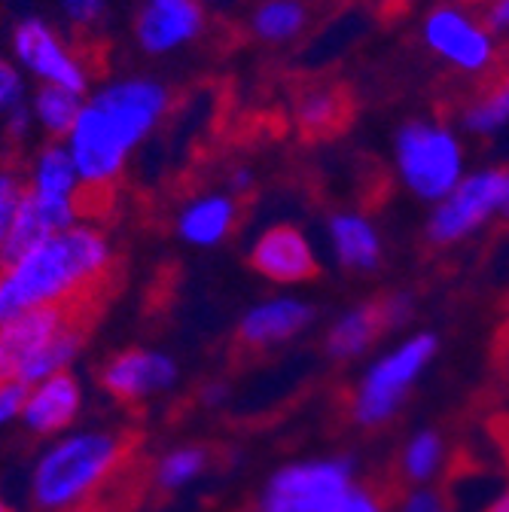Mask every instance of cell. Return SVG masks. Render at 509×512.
I'll return each mask as SVG.
<instances>
[{
    "instance_id": "ac0fdd59",
    "label": "cell",
    "mask_w": 509,
    "mask_h": 512,
    "mask_svg": "<svg viewBox=\"0 0 509 512\" xmlns=\"http://www.w3.org/2000/svg\"><path fill=\"white\" fill-rule=\"evenodd\" d=\"M235 223V208L229 199H205L189 208L180 220V232L193 244H217Z\"/></svg>"
},
{
    "instance_id": "4316f807",
    "label": "cell",
    "mask_w": 509,
    "mask_h": 512,
    "mask_svg": "<svg viewBox=\"0 0 509 512\" xmlns=\"http://www.w3.org/2000/svg\"><path fill=\"white\" fill-rule=\"evenodd\" d=\"M28 403V384L22 381H0V424L19 415Z\"/></svg>"
},
{
    "instance_id": "e575fe53",
    "label": "cell",
    "mask_w": 509,
    "mask_h": 512,
    "mask_svg": "<svg viewBox=\"0 0 509 512\" xmlns=\"http://www.w3.org/2000/svg\"><path fill=\"white\" fill-rule=\"evenodd\" d=\"M0 512H10V509H7V506H4V503H0Z\"/></svg>"
},
{
    "instance_id": "5b68a950",
    "label": "cell",
    "mask_w": 509,
    "mask_h": 512,
    "mask_svg": "<svg viewBox=\"0 0 509 512\" xmlns=\"http://www.w3.org/2000/svg\"><path fill=\"white\" fill-rule=\"evenodd\" d=\"M436 345L439 342L433 333H418V336L406 339L397 351L381 357L357 384L354 400H351V418L360 427L388 424L400 412L412 381L433 360Z\"/></svg>"
},
{
    "instance_id": "d6986e66",
    "label": "cell",
    "mask_w": 509,
    "mask_h": 512,
    "mask_svg": "<svg viewBox=\"0 0 509 512\" xmlns=\"http://www.w3.org/2000/svg\"><path fill=\"white\" fill-rule=\"evenodd\" d=\"M467 128L479 135H488L494 128H500L509 119V71H503L488 89L485 95L467 110Z\"/></svg>"
},
{
    "instance_id": "d4e9b609",
    "label": "cell",
    "mask_w": 509,
    "mask_h": 512,
    "mask_svg": "<svg viewBox=\"0 0 509 512\" xmlns=\"http://www.w3.org/2000/svg\"><path fill=\"white\" fill-rule=\"evenodd\" d=\"M22 196H25V192H22V186H19L16 177L0 174V241L7 238V232H10V226L16 220V211L22 205Z\"/></svg>"
},
{
    "instance_id": "9a60e30c",
    "label": "cell",
    "mask_w": 509,
    "mask_h": 512,
    "mask_svg": "<svg viewBox=\"0 0 509 512\" xmlns=\"http://www.w3.org/2000/svg\"><path fill=\"white\" fill-rule=\"evenodd\" d=\"M80 409V388L68 372H55L43 378L40 388L28 397L25 403V421L40 430L52 433L58 427H65Z\"/></svg>"
},
{
    "instance_id": "52a82bcc",
    "label": "cell",
    "mask_w": 509,
    "mask_h": 512,
    "mask_svg": "<svg viewBox=\"0 0 509 512\" xmlns=\"http://www.w3.org/2000/svg\"><path fill=\"white\" fill-rule=\"evenodd\" d=\"M503 199H506V171H482L461 180L439 202V208L427 223L430 244H452L476 232L491 214L503 208Z\"/></svg>"
},
{
    "instance_id": "cb8c5ba5",
    "label": "cell",
    "mask_w": 509,
    "mask_h": 512,
    "mask_svg": "<svg viewBox=\"0 0 509 512\" xmlns=\"http://www.w3.org/2000/svg\"><path fill=\"white\" fill-rule=\"evenodd\" d=\"M202 467H205V452H199V448H183V452H174L171 458L162 461L159 485L162 488H177L186 479H193L196 473H202Z\"/></svg>"
},
{
    "instance_id": "7402d4cb",
    "label": "cell",
    "mask_w": 509,
    "mask_h": 512,
    "mask_svg": "<svg viewBox=\"0 0 509 512\" xmlns=\"http://www.w3.org/2000/svg\"><path fill=\"white\" fill-rule=\"evenodd\" d=\"M302 7L296 0H269L253 16V31L266 40H284L293 37L302 28Z\"/></svg>"
},
{
    "instance_id": "3957f363",
    "label": "cell",
    "mask_w": 509,
    "mask_h": 512,
    "mask_svg": "<svg viewBox=\"0 0 509 512\" xmlns=\"http://www.w3.org/2000/svg\"><path fill=\"white\" fill-rule=\"evenodd\" d=\"M135 433H83L58 442L34 473V500L46 512L95 500L129 464Z\"/></svg>"
},
{
    "instance_id": "6da1fadb",
    "label": "cell",
    "mask_w": 509,
    "mask_h": 512,
    "mask_svg": "<svg viewBox=\"0 0 509 512\" xmlns=\"http://www.w3.org/2000/svg\"><path fill=\"white\" fill-rule=\"evenodd\" d=\"M113 269L116 263L107 241L92 229H74L40 241L0 272V327L31 308L83 293Z\"/></svg>"
},
{
    "instance_id": "4fadbf2b",
    "label": "cell",
    "mask_w": 509,
    "mask_h": 512,
    "mask_svg": "<svg viewBox=\"0 0 509 512\" xmlns=\"http://www.w3.org/2000/svg\"><path fill=\"white\" fill-rule=\"evenodd\" d=\"M354 116V101L345 86H314L299 98L296 122L308 141H321L345 132Z\"/></svg>"
},
{
    "instance_id": "30bf717a",
    "label": "cell",
    "mask_w": 509,
    "mask_h": 512,
    "mask_svg": "<svg viewBox=\"0 0 509 512\" xmlns=\"http://www.w3.org/2000/svg\"><path fill=\"white\" fill-rule=\"evenodd\" d=\"M427 43L464 71H482L491 58V40L482 28L455 10H436L424 25Z\"/></svg>"
},
{
    "instance_id": "1f68e13d",
    "label": "cell",
    "mask_w": 509,
    "mask_h": 512,
    "mask_svg": "<svg viewBox=\"0 0 509 512\" xmlns=\"http://www.w3.org/2000/svg\"><path fill=\"white\" fill-rule=\"evenodd\" d=\"M488 25L494 31H509V0H494V7L488 10Z\"/></svg>"
},
{
    "instance_id": "d590c367",
    "label": "cell",
    "mask_w": 509,
    "mask_h": 512,
    "mask_svg": "<svg viewBox=\"0 0 509 512\" xmlns=\"http://www.w3.org/2000/svg\"><path fill=\"white\" fill-rule=\"evenodd\" d=\"M467 4H479V0H467Z\"/></svg>"
},
{
    "instance_id": "9c48e42d",
    "label": "cell",
    "mask_w": 509,
    "mask_h": 512,
    "mask_svg": "<svg viewBox=\"0 0 509 512\" xmlns=\"http://www.w3.org/2000/svg\"><path fill=\"white\" fill-rule=\"evenodd\" d=\"M174 381V363L162 354L153 351H125L116 354L104 372H101V384L116 397V400H144Z\"/></svg>"
},
{
    "instance_id": "484cf974",
    "label": "cell",
    "mask_w": 509,
    "mask_h": 512,
    "mask_svg": "<svg viewBox=\"0 0 509 512\" xmlns=\"http://www.w3.org/2000/svg\"><path fill=\"white\" fill-rule=\"evenodd\" d=\"M397 512H452L449 503H445V494L442 491H430V488H418V491H409L406 500L400 503Z\"/></svg>"
},
{
    "instance_id": "277c9868",
    "label": "cell",
    "mask_w": 509,
    "mask_h": 512,
    "mask_svg": "<svg viewBox=\"0 0 509 512\" xmlns=\"http://www.w3.org/2000/svg\"><path fill=\"white\" fill-rule=\"evenodd\" d=\"M260 512H388V506L375 488L357 482L348 458H330L278 470L263 491Z\"/></svg>"
},
{
    "instance_id": "2e32d148",
    "label": "cell",
    "mask_w": 509,
    "mask_h": 512,
    "mask_svg": "<svg viewBox=\"0 0 509 512\" xmlns=\"http://www.w3.org/2000/svg\"><path fill=\"white\" fill-rule=\"evenodd\" d=\"M385 330H388V320H385V311H381V302L357 305L333 324L327 336V351L336 360H351L363 354Z\"/></svg>"
},
{
    "instance_id": "e0dca14e",
    "label": "cell",
    "mask_w": 509,
    "mask_h": 512,
    "mask_svg": "<svg viewBox=\"0 0 509 512\" xmlns=\"http://www.w3.org/2000/svg\"><path fill=\"white\" fill-rule=\"evenodd\" d=\"M333 247L339 263L357 272H372L381 260V241L372 223L360 214H339L330 223Z\"/></svg>"
},
{
    "instance_id": "603a6c76",
    "label": "cell",
    "mask_w": 509,
    "mask_h": 512,
    "mask_svg": "<svg viewBox=\"0 0 509 512\" xmlns=\"http://www.w3.org/2000/svg\"><path fill=\"white\" fill-rule=\"evenodd\" d=\"M37 110L46 122V128H52L55 135L61 132H74V122L80 116V104H77V92L65 89V86H46L40 89L37 98Z\"/></svg>"
},
{
    "instance_id": "8fae6325",
    "label": "cell",
    "mask_w": 509,
    "mask_h": 512,
    "mask_svg": "<svg viewBox=\"0 0 509 512\" xmlns=\"http://www.w3.org/2000/svg\"><path fill=\"white\" fill-rule=\"evenodd\" d=\"M314 311L305 302L296 299H275L266 302L260 308H253L238 327L235 345L241 351H263L269 345H278L290 336H296L299 330H305L311 324Z\"/></svg>"
},
{
    "instance_id": "f546056e",
    "label": "cell",
    "mask_w": 509,
    "mask_h": 512,
    "mask_svg": "<svg viewBox=\"0 0 509 512\" xmlns=\"http://www.w3.org/2000/svg\"><path fill=\"white\" fill-rule=\"evenodd\" d=\"M65 7H68V13H71L74 22L89 25L101 13V0H65Z\"/></svg>"
},
{
    "instance_id": "ffe728a7",
    "label": "cell",
    "mask_w": 509,
    "mask_h": 512,
    "mask_svg": "<svg viewBox=\"0 0 509 512\" xmlns=\"http://www.w3.org/2000/svg\"><path fill=\"white\" fill-rule=\"evenodd\" d=\"M403 476L406 482L418 485L427 482L439 467H442V436L433 430H421L409 439L406 452H403Z\"/></svg>"
},
{
    "instance_id": "83f0119b",
    "label": "cell",
    "mask_w": 509,
    "mask_h": 512,
    "mask_svg": "<svg viewBox=\"0 0 509 512\" xmlns=\"http://www.w3.org/2000/svg\"><path fill=\"white\" fill-rule=\"evenodd\" d=\"M381 311H385L388 330L400 327V324H406L409 314H412V299L406 293H391L388 299H381Z\"/></svg>"
},
{
    "instance_id": "f1b7e54d",
    "label": "cell",
    "mask_w": 509,
    "mask_h": 512,
    "mask_svg": "<svg viewBox=\"0 0 509 512\" xmlns=\"http://www.w3.org/2000/svg\"><path fill=\"white\" fill-rule=\"evenodd\" d=\"M488 433H491V439H494V445H497V452H500L503 464L509 467V415L491 418V421H488Z\"/></svg>"
},
{
    "instance_id": "ba28073f",
    "label": "cell",
    "mask_w": 509,
    "mask_h": 512,
    "mask_svg": "<svg viewBox=\"0 0 509 512\" xmlns=\"http://www.w3.org/2000/svg\"><path fill=\"white\" fill-rule=\"evenodd\" d=\"M250 266L281 284L311 281L321 272L305 235L293 226H272L269 232H263L250 250Z\"/></svg>"
},
{
    "instance_id": "d6a6232c",
    "label": "cell",
    "mask_w": 509,
    "mask_h": 512,
    "mask_svg": "<svg viewBox=\"0 0 509 512\" xmlns=\"http://www.w3.org/2000/svg\"><path fill=\"white\" fill-rule=\"evenodd\" d=\"M482 512H509V488H503Z\"/></svg>"
},
{
    "instance_id": "836d02e7",
    "label": "cell",
    "mask_w": 509,
    "mask_h": 512,
    "mask_svg": "<svg viewBox=\"0 0 509 512\" xmlns=\"http://www.w3.org/2000/svg\"><path fill=\"white\" fill-rule=\"evenodd\" d=\"M500 214L509 220V171H506V199H503V208H500Z\"/></svg>"
},
{
    "instance_id": "7c38bea8",
    "label": "cell",
    "mask_w": 509,
    "mask_h": 512,
    "mask_svg": "<svg viewBox=\"0 0 509 512\" xmlns=\"http://www.w3.org/2000/svg\"><path fill=\"white\" fill-rule=\"evenodd\" d=\"M16 49L22 55V61L31 71H37L40 77H49L55 86H65L71 92H83L86 89V77L77 64L65 55V49L58 46V40L40 25V22H25L16 34Z\"/></svg>"
},
{
    "instance_id": "7a4b0ae2",
    "label": "cell",
    "mask_w": 509,
    "mask_h": 512,
    "mask_svg": "<svg viewBox=\"0 0 509 512\" xmlns=\"http://www.w3.org/2000/svg\"><path fill=\"white\" fill-rule=\"evenodd\" d=\"M162 107L165 92L153 83H122L95 98L74 122L77 171L86 180H110Z\"/></svg>"
},
{
    "instance_id": "8992f818",
    "label": "cell",
    "mask_w": 509,
    "mask_h": 512,
    "mask_svg": "<svg viewBox=\"0 0 509 512\" xmlns=\"http://www.w3.org/2000/svg\"><path fill=\"white\" fill-rule=\"evenodd\" d=\"M403 180L421 199H445L461 183V147L445 128L412 122L397 138Z\"/></svg>"
},
{
    "instance_id": "5bb4252c",
    "label": "cell",
    "mask_w": 509,
    "mask_h": 512,
    "mask_svg": "<svg viewBox=\"0 0 509 512\" xmlns=\"http://www.w3.org/2000/svg\"><path fill=\"white\" fill-rule=\"evenodd\" d=\"M202 25V10L186 0H156L150 10L141 13L138 22V37L150 52L171 49L193 37Z\"/></svg>"
},
{
    "instance_id": "44dd1931",
    "label": "cell",
    "mask_w": 509,
    "mask_h": 512,
    "mask_svg": "<svg viewBox=\"0 0 509 512\" xmlns=\"http://www.w3.org/2000/svg\"><path fill=\"white\" fill-rule=\"evenodd\" d=\"M74 159L65 150H46L40 159V171H37V186L34 192L40 199H71L74 189Z\"/></svg>"
},
{
    "instance_id": "4dcf8cb0",
    "label": "cell",
    "mask_w": 509,
    "mask_h": 512,
    "mask_svg": "<svg viewBox=\"0 0 509 512\" xmlns=\"http://www.w3.org/2000/svg\"><path fill=\"white\" fill-rule=\"evenodd\" d=\"M19 95V77L7 61H0V107L10 104Z\"/></svg>"
}]
</instances>
